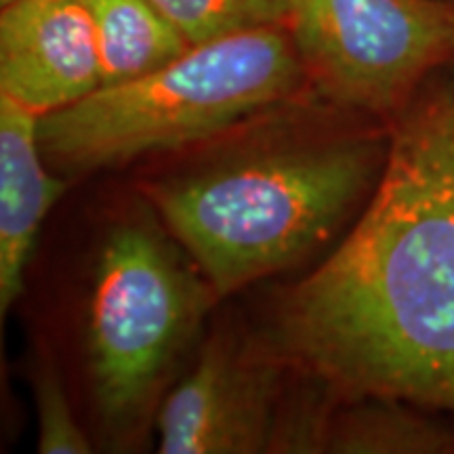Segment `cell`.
<instances>
[{
    "instance_id": "cell-1",
    "label": "cell",
    "mask_w": 454,
    "mask_h": 454,
    "mask_svg": "<svg viewBox=\"0 0 454 454\" xmlns=\"http://www.w3.org/2000/svg\"><path fill=\"white\" fill-rule=\"evenodd\" d=\"M271 354L351 397L454 411V81L402 114L354 230L282 299Z\"/></svg>"
},
{
    "instance_id": "cell-2",
    "label": "cell",
    "mask_w": 454,
    "mask_h": 454,
    "mask_svg": "<svg viewBox=\"0 0 454 454\" xmlns=\"http://www.w3.org/2000/svg\"><path fill=\"white\" fill-rule=\"evenodd\" d=\"M387 150L362 137L268 152L164 184L154 200L223 297L328 240L379 184Z\"/></svg>"
},
{
    "instance_id": "cell-3",
    "label": "cell",
    "mask_w": 454,
    "mask_h": 454,
    "mask_svg": "<svg viewBox=\"0 0 454 454\" xmlns=\"http://www.w3.org/2000/svg\"><path fill=\"white\" fill-rule=\"evenodd\" d=\"M305 81L286 26L196 44L150 76L101 87L41 116L43 154L64 168L93 170L152 152L211 139L282 104Z\"/></svg>"
},
{
    "instance_id": "cell-4",
    "label": "cell",
    "mask_w": 454,
    "mask_h": 454,
    "mask_svg": "<svg viewBox=\"0 0 454 454\" xmlns=\"http://www.w3.org/2000/svg\"><path fill=\"white\" fill-rule=\"evenodd\" d=\"M217 297L150 221H129L101 248L89 309V366L107 434L130 438Z\"/></svg>"
},
{
    "instance_id": "cell-5",
    "label": "cell",
    "mask_w": 454,
    "mask_h": 454,
    "mask_svg": "<svg viewBox=\"0 0 454 454\" xmlns=\"http://www.w3.org/2000/svg\"><path fill=\"white\" fill-rule=\"evenodd\" d=\"M286 27L305 76L334 104L371 114L406 107L454 59L450 0H294Z\"/></svg>"
},
{
    "instance_id": "cell-6",
    "label": "cell",
    "mask_w": 454,
    "mask_h": 454,
    "mask_svg": "<svg viewBox=\"0 0 454 454\" xmlns=\"http://www.w3.org/2000/svg\"><path fill=\"white\" fill-rule=\"evenodd\" d=\"M278 362L227 337L208 343L160 408V452H268L278 417Z\"/></svg>"
},
{
    "instance_id": "cell-7",
    "label": "cell",
    "mask_w": 454,
    "mask_h": 454,
    "mask_svg": "<svg viewBox=\"0 0 454 454\" xmlns=\"http://www.w3.org/2000/svg\"><path fill=\"white\" fill-rule=\"evenodd\" d=\"M99 87V44L87 0L3 4L0 95L44 116Z\"/></svg>"
},
{
    "instance_id": "cell-8",
    "label": "cell",
    "mask_w": 454,
    "mask_h": 454,
    "mask_svg": "<svg viewBox=\"0 0 454 454\" xmlns=\"http://www.w3.org/2000/svg\"><path fill=\"white\" fill-rule=\"evenodd\" d=\"M41 116L0 95V309L24 291L36 236L64 184L44 170Z\"/></svg>"
},
{
    "instance_id": "cell-9",
    "label": "cell",
    "mask_w": 454,
    "mask_h": 454,
    "mask_svg": "<svg viewBox=\"0 0 454 454\" xmlns=\"http://www.w3.org/2000/svg\"><path fill=\"white\" fill-rule=\"evenodd\" d=\"M87 4L98 32L101 87L150 76L192 49L184 32L152 0H87Z\"/></svg>"
},
{
    "instance_id": "cell-10",
    "label": "cell",
    "mask_w": 454,
    "mask_h": 454,
    "mask_svg": "<svg viewBox=\"0 0 454 454\" xmlns=\"http://www.w3.org/2000/svg\"><path fill=\"white\" fill-rule=\"evenodd\" d=\"M364 402L333 419L328 450L340 454H444L454 452V434L414 404L391 397Z\"/></svg>"
},
{
    "instance_id": "cell-11",
    "label": "cell",
    "mask_w": 454,
    "mask_h": 454,
    "mask_svg": "<svg viewBox=\"0 0 454 454\" xmlns=\"http://www.w3.org/2000/svg\"><path fill=\"white\" fill-rule=\"evenodd\" d=\"M192 47L234 34L288 26L294 0H152Z\"/></svg>"
},
{
    "instance_id": "cell-12",
    "label": "cell",
    "mask_w": 454,
    "mask_h": 454,
    "mask_svg": "<svg viewBox=\"0 0 454 454\" xmlns=\"http://www.w3.org/2000/svg\"><path fill=\"white\" fill-rule=\"evenodd\" d=\"M34 402L38 417V452L87 454L93 450L74 419L64 381L49 360H38L32 371Z\"/></svg>"
},
{
    "instance_id": "cell-13",
    "label": "cell",
    "mask_w": 454,
    "mask_h": 454,
    "mask_svg": "<svg viewBox=\"0 0 454 454\" xmlns=\"http://www.w3.org/2000/svg\"><path fill=\"white\" fill-rule=\"evenodd\" d=\"M7 3H13V0H3V4H7Z\"/></svg>"
},
{
    "instance_id": "cell-14",
    "label": "cell",
    "mask_w": 454,
    "mask_h": 454,
    "mask_svg": "<svg viewBox=\"0 0 454 454\" xmlns=\"http://www.w3.org/2000/svg\"><path fill=\"white\" fill-rule=\"evenodd\" d=\"M450 3H454V0H450Z\"/></svg>"
}]
</instances>
